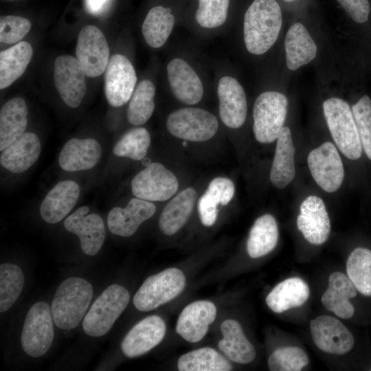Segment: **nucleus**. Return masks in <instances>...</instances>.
Masks as SVG:
<instances>
[{
  "mask_svg": "<svg viewBox=\"0 0 371 371\" xmlns=\"http://www.w3.org/2000/svg\"><path fill=\"white\" fill-rule=\"evenodd\" d=\"M104 91L108 103L119 107L126 103L135 90L137 76L131 61L124 55L111 56L105 69Z\"/></svg>",
  "mask_w": 371,
  "mask_h": 371,
  "instance_id": "f8f14e48",
  "label": "nucleus"
},
{
  "mask_svg": "<svg viewBox=\"0 0 371 371\" xmlns=\"http://www.w3.org/2000/svg\"><path fill=\"white\" fill-rule=\"evenodd\" d=\"M196 199V190L192 188H188L170 200L160 215V230L169 236L177 233L190 216Z\"/></svg>",
  "mask_w": 371,
  "mask_h": 371,
  "instance_id": "c756f323",
  "label": "nucleus"
},
{
  "mask_svg": "<svg viewBox=\"0 0 371 371\" xmlns=\"http://www.w3.org/2000/svg\"><path fill=\"white\" fill-rule=\"evenodd\" d=\"M89 208L82 206L64 221L65 229L77 235L82 251L89 256L98 254L105 238V228L102 218L97 214H87Z\"/></svg>",
  "mask_w": 371,
  "mask_h": 371,
  "instance_id": "2eb2a0df",
  "label": "nucleus"
},
{
  "mask_svg": "<svg viewBox=\"0 0 371 371\" xmlns=\"http://www.w3.org/2000/svg\"><path fill=\"white\" fill-rule=\"evenodd\" d=\"M216 308L210 301L199 300L186 306L179 316L176 331L185 340L197 342L207 332L209 325L215 319Z\"/></svg>",
  "mask_w": 371,
  "mask_h": 371,
  "instance_id": "412c9836",
  "label": "nucleus"
},
{
  "mask_svg": "<svg viewBox=\"0 0 371 371\" xmlns=\"http://www.w3.org/2000/svg\"><path fill=\"white\" fill-rule=\"evenodd\" d=\"M217 93L222 122L232 128L240 127L247 110L246 95L241 85L233 77L223 76L218 82Z\"/></svg>",
  "mask_w": 371,
  "mask_h": 371,
  "instance_id": "a211bd4d",
  "label": "nucleus"
},
{
  "mask_svg": "<svg viewBox=\"0 0 371 371\" xmlns=\"http://www.w3.org/2000/svg\"><path fill=\"white\" fill-rule=\"evenodd\" d=\"M180 371H229L232 366L214 349L205 347L181 355L177 363Z\"/></svg>",
  "mask_w": 371,
  "mask_h": 371,
  "instance_id": "f704fd0d",
  "label": "nucleus"
},
{
  "mask_svg": "<svg viewBox=\"0 0 371 371\" xmlns=\"http://www.w3.org/2000/svg\"><path fill=\"white\" fill-rule=\"evenodd\" d=\"M282 19L280 5L275 0H254L244 16L243 34L249 52L260 55L276 41Z\"/></svg>",
  "mask_w": 371,
  "mask_h": 371,
  "instance_id": "f257e3e1",
  "label": "nucleus"
},
{
  "mask_svg": "<svg viewBox=\"0 0 371 371\" xmlns=\"http://www.w3.org/2000/svg\"><path fill=\"white\" fill-rule=\"evenodd\" d=\"M92 296V286L86 280L70 277L63 281L52 303L54 324L63 330L76 328L89 308Z\"/></svg>",
  "mask_w": 371,
  "mask_h": 371,
  "instance_id": "f03ea898",
  "label": "nucleus"
},
{
  "mask_svg": "<svg viewBox=\"0 0 371 371\" xmlns=\"http://www.w3.org/2000/svg\"><path fill=\"white\" fill-rule=\"evenodd\" d=\"M167 76L175 98L186 104H195L203 95V84L194 69L184 60L175 58L167 65Z\"/></svg>",
  "mask_w": 371,
  "mask_h": 371,
  "instance_id": "6ab92c4d",
  "label": "nucleus"
},
{
  "mask_svg": "<svg viewBox=\"0 0 371 371\" xmlns=\"http://www.w3.org/2000/svg\"><path fill=\"white\" fill-rule=\"evenodd\" d=\"M362 148L371 160V100L362 96L352 107Z\"/></svg>",
  "mask_w": 371,
  "mask_h": 371,
  "instance_id": "79ce46f5",
  "label": "nucleus"
},
{
  "mask_svg": "<svg viewBox=\"0 0 371 371\" xmlns=\"http://www.w3.org/2000/svg\"><path fill=\"white\" fill-rule=\"evenodd\" d=\"M174 24L175 16L170 8L163 6L151 8L142 27L146 43L153 48L163 46L170 35Z\"/></svg>",
  "mask_w": 371,
  "mask_h": 371,
  "instance_id": "72a5a7b5",
  "label": "nucleus"
},
{
  "mask_svg": "<svg viewBox=\"0 0 371 371\" xmlns=\"http://www.w3.org/2000/svg\"><path fill=\"white\" fill-rule=\"evenodd\" d=\"M279 238L278 226L271 214L258 218L251 230L247 242L249 256L257 258L270 253L276 246Z\"/></svg>",
  "mask_w": 371,
  "mask_h": 371,
  "instance_id": "473e14b6",
  "label": "nucleus"
},
{
  "mask_svg": "<svg viewBox=\"0 0 371 371\" xmlns=\"http://www.w3.org/2000/svg\"><path fill=\"white\" fill-rule=\"evenodd\" d=\"M102 155V147L93 138H73L62 148L58 164L67 172L89 170L97 165Z\"/></svg>",
  "mask_w": 371,
  "mask_h": 371,
  "instance_id": "4be33fe9",
  "label": "nucleus"
},
{
  "mask_svg": "<svg viewBox=\"0 0 371 371\" xmlns=\"http://www.w3.org/2000/svg\"><path fill=\"white\" fill-rule=\"evenodd\" d=\"M352 19L363 23L368 19L370 5L368 0H337Z\"/></svg>",
  "mask_w": 371,
  "mask_h": 371,
  "instance_id": "a18cd8bd",
  "label": "nucleus"
},
{
  "mask_svg": "<svg viewBox=\"0 0 371 371\" xmlns=\"http://www.w3.org/2000/svg\"><path fill=\"white\" fill-rule=\"evenodd\" d=\"M129 300V293L124 286L118 284L108 286L85 315L82 322L84 332L95 337L106 334L126 308Z\"/></svg>",
  "mask_w": 371,
  "mask_h": 371,
  "instance_id": "20e7f679",
  "label": "nucleus"
},
{
  "mask_svg": "<svg viewBox=\"0 0 371 371\" xmlns=\"http://www.w3.org/2000/svg\"><path fill=\"white\" fill-rule=\"evenodd\" d=\"M76 58L87 76L102 74L109 60V48L102 32L96 26L87 25L80 31L76 48Z\"/></svg>",
  "mask_w": 371,
  "mask_h": 371,
  "instance_id": "9b49d317",
  "label": "nucleus"
},
{
  "mask_svg": "<svg viewBox=\"0 0 371 371\" xmlns=\"http://www.w3.org/2000/svg\"><path fill=\"white\" fill-rule=\"evenodd\" d=\"M323 111L331 136L342 154L352 160L359 159L362 146L349 104L331 98L323 102Z\"/></svg>",
  "mask_w": 371,
  "mask_h": 371,
  "instance_id": "7ed1b4c3",
  "label": "nucleus"
},
{
  "mask_svg": "<svg viewBox=\"0 0 371 371\" xmlns=\"http://www.w3.org/2000/svg\"><path fill=\"white\" fill-rule=\"evenodd\" d=\"M80 195L79 186L74 181H59L47 194L40 206L41 218L54 224L63 220L75 206Z\"/></svg>",
  "mask_w": 371,
  "mask_h": 371,
  "instance_id": "b1692460",
  "label": "nucleus"
},
{
  "mask_svg": "<svg viewBox=\"0 0 371 371\" xmlns=\"http://www.w3.org/2000/svg\"><path fill=\"white\" fill-rule=\"evenodd\" d=\"M166 333V324L157 315H150L135 324L121 344L123 353L133 358L144 355L158 345Z\"/></svg>",
  "mask_w": 371,
  "mask_h": 371,
  "instance_id": "f3484780",
  "label": "nucleus"
},
{
  "mask_svg": "<svg viewBox=\"0 0 371 371\" xmlns=\"http://www.w3.org/2000/svg\"><path fill=\"white\" fill-rule=\"evenodd\" d=\"M1 152V165L12 173H21L38 160L41 144L35 133L25 132Z\"/></svg>",
  "mask_w": 371,
  "mask_h": 371,
  "instance_id": "5701e85b",
  "label": "nucleus"
},
{
  "mask_svg": "<svg viewBox=\"0 0 371 371\" xmlns=\"http://www.w3.org/2000/svg\"><path fill=\"white\" fill-rule=\"evenodd\" d=\"M218 204L205 191L198 203V210L201 221L205 226H211L215 223L218 215Z\"/></svg>",
  "mask_w": 371,
  "mask_h": 371,
  "instance_id": "49530a36",
  "label": "nucleus"
},
{
  "mask_svg": "<svg viewBox=\"0 0 371 371\" xmlns=\"http://www.w3.org/2000/svg\"><path fill=\"white\" fill-rule=\"evenodd\" d=\"M85 72L78 59L69 55L58 56L54 62V82L64 102L77 108L86 93Z\"/></svg>",
  "mask_w": 371,
  "mask_h": 371,
  "instance_id": "ddd939ff",
  "label": "nucleus"
},
{
  "mask_svg": "<svg viewBox=\"0 0 371 371\" xmlns=\"http://www.w3.org/2000/svg\"><path fill=\"white\" fill-rule=\"evenodd\" d=\"M229 0H199L195 14L198 24L205 28H215L226 21Z\"/></svg>",
  "mask_w": 371,
  "mask_h": 371,
  "instance_id": "a19ab883",
  "label": "nucleus"
},
{
  "mask_svg": "<svg viewBox=\"0 0 371 371\" xmlns=\"http://www.w3.org/2000/svg\"><path fill=\"white\" fill-rule=\"evenodd\" d=\"M289 1H290V0H289Z\"/></svg>",
  "mask_w": 371,
  "mask_h": 371,
  "instance_id": "8fccbe9b",
  "label": "nucleus"
},
{
  "mask_svg": "<svg viewBox=\"0 0 371 371\" xmlns=\"http://www.w3.org/2000/svg\"><path fill=\"white\" fill-rule=\"evenodd\" d=\"M347 276L357 291L371 296V250L357 247L349 255L346 262Z\"/></svg>",
  "mask_w": 371,
  "mask_h": 371,
  "instance_id": "e433bc0d",
  "label": "nucleus"
},
{
  "mask_svg": "<svg viewBox=\"0 0 371 371\" xmlns=\"http://www.w3.org/2000/svg\"><path fill=\"white\" fill-rule=\"evenodd\" d=\"M310 329L314 344L324 352L341 355L354 346L352 333L334 317L324 315L311 320Z\"/></svg>",
  "mask_w": 371,
  "mask_h": 371,
  "instance_id": "4468645a",
  "label": "nucleus"
},
{
  "mask_svg": "<svg viewBox=\"0 0 371 371\" xmlns=\"http://www.w3.org/2000/svg\"><path fill=\"white\" fill-rule=\"evenodd\" d=\"M31 22L23 17L7 15L0 18V41L5 44L19 43L30 30Z\"/></svg>",
  "mask_w": 371,
  "mask_h": 371,
  "instance_id": "37998d69",
  "label": "nucleus"
},
{
  "mask_svg": "<svg viewBox=\"0 0 371 371\" xmlns=\"http://www.w3.org/2000/svg\"><path fill=\"white\" fill-rule=\"evenodd\" d=\"M155 211L154 203L133 198L126 207H115L109 212L107 216L109 229L117 236H131L143 222L154 215Z\"/></svg>",
  "mask_w": 371,
  "mask_h": 371,
  "instance_id": "aec40b11",
  "label": "nucleus"
},
{
  "mask_svg": "<svg viewBox=\"0 0 371 371\" xmlns=\"http://www.w3.org/2000/svg\"><path fill=\"white\" fill-rule=\"evenodd\" d=\"M110 0H85L87 10L94 15L102 14L106 8Z\"/></svg>",
  "mask_w": 371,
  "mask_h": 371,
  "instance_id": "de8ad7c7",
  "label": "nucleus"
},
{
  "mask_svg": "<svg viewBox=\"0 0 371 371\" xmlns=\"http://www.w3.org/2000/svg\"><path fill=\"white\" fill-rule=\"evenodd\" d=\"M186 278L177 268H168L147 278L133 297L141 311H150L177 297L184 289Z\"/></svg>",
  "mask_w": 371,
  "mask_h": 371,
  "instance_id": "39448f33",
  "label": "nucleus"
},
{
  "mask_svg": "<svg viewBox=\"0 0 371 371\" xmlns=\"http://www.w3.org/2000/svg\"><path fill=\"white\" fill-rule=\"evenodd\" d=\"M33 54L31 45L21 41L0 52V89L9 87L25 71Z\"/></svg>",
  "mask_w": 371,
  "mask_h": 371,
  "instance_id": "2f4dec72",
  "label": "nucleus"
},
{
  "mask_svg": "<svg viewBox=\"0 0 371 371\" xmlns=\"http://www.w3.org/2000/svg\"><path fill=\"white\" fill-rule=\"evenodd\" d=\"M27 107L21 98L5 102L0 111V150L2 151L25 133Z\"/></svg>",
  "mask_w": 371,
  "mask_h": 371,
  "instance_id": "7c9ffc66",
  "label": "nucleus"
},
{
  "mask_svg": "<svg viewBox=\"0 0 371 371\" xmlns=\"http://www.w3.org/2000/svg\"><path fill=\"white\" fill-rule=\"evenodd\" d=\"M276 140L269 178L273 186L282 189L291 182L295 175V147L289 128L283 126Z\"/></svg>",
  "mask_w": 371,
  "mask_h": 371,
  "instance_id": "a878e982",
  "label": "nucleus"
},
{
  "mask_svg": "<svg viewBox=\"0 0 371 371\" xmlns=\"http://www.w3.org/2000/svg\"><path fill=\"white\" fill-rule=\"evenodd\" d=\"M206 192L220 205H227L234 196V183L227 178L216 177L212 179Z\"/></svg>",
  "mask_w": 371,
  "mask_h": 371,
  "instance_id": "c03bdc74",
  "label": "nucleus"
},
{
  "mask_svg": "<svg viewBox=\"0 0 371 371\" xmlns=\"http://www.w3.org/2000/svg\"><path fill=\"white\" fill-rule=\"evenodd\" d=\"M297 227L311 244L322 245L326 241L330 232V221L321 198L311 195L302 202Z\"/></svg>",
  "mask_w": 371,
  "mask_h": 371,
  "instance_id": "dca6fc26",
  "label": "nucleus"
},
{
  "mask_svg": "<svg viewBox=\"0 0 371 371\" xmlns=\"http://www.w3.org/2000/svg\"><path fill=\"white\" fill-rule=\"evenodd\" d=\"M155 86L148 80L141 81L134 90L127 109V120L130 124L139 126L145 124L155 109Z\"/></svg>",
  "mask_w": 371,
  "mask_h": 371,
  "instance_id": "c9c22d12",
  "label": "nucleus"
},
{
  "mask_svg": "<svg viewBox=\"0 0 371 371\" xmlns=\"http://www.w3.org/2000/svg\"><path fill=\"white\" fill-rule=\"evenodd\" d=\"M311 174L317 184L327 192H334L344 178V165L339 152L330 142L312 150L307 158Z\"/></svg>",
  "mask_w": 371,
  "mask_h": 371,
  "instance_id": "9d476101",
  "label": "nucleus"
},
{
  "mask_svg": "<svg viewBox=\"0 0 371 371\" xmlns=\"http://www.w3.org/2000/svg\"><path fill=\"white\" fill-rule=\"evenodd\" d=\"M24 286V276L16 265L0 266V312L8 311L19 297Z\"/></svg>",
  "mask_w": 371,
  "mask_h": 371,
  "instance_id": "4c0bfd02",
  "label": "nucleus"
},
{
  "mask_svg": "<svg viewBox=\"0 0 371 371\" xmlns=\"http://www.w3.org/2000/svg\"><path fill=\"white\" fill-rule=\"evenodd\" d=\"M284 48L286 66L292 71L309 63L317 54L314 41L300 23H294L287 31Z\"/></svg>",
  "mask_w": 371,
  "mask_h": 371,
  "instance_id": "bb28decb",
  "label": "nucleus"
},
{
  "mask_svg": "<svg viewBox=\"0 0 371 371\" xmlns=\"http://www.w3.org/2000/svg\"><path fill=\"white\" fill-rule=\"evenodd\" d=\"M357 290L348 276L333 272L328 278V286L323 293L321 302L326 309L342 319L351 318L355 308L350 299L356 297Z\"/></svg>",
  "mask_w": 371,
  "mask_h": 371,
  "instance_id": "393cba45",
  "label": "nucleus"
},
{
  "mask_svg": "<svg viewBox=\"0 0 371 371\" xmlns=\"http://www.w3.org/2000/svg\"><path fill=\"white\" fill-rule=\"evenodd\" d=\"M150 144V135L143 127H137L126 132L116 142L113 153L135 161L142 160L147 154Z\"/></svg>",
  "mask_w": 371,
  "mask_h": 371,
  "instance_id": "58836bf2",
  "label": "nucleus"
},
{
  "mask_svg": "<svg viewBox=\"0 0 371 371\" xmlns=\"http://www.w3.org/2000/svg\"><path fill=\"white\" fill-rule=\"evenodd\" d=\"M52 308L45 302L34 303L25 319L21 337L23 351L32 357H40L49 349L54 339Z\"/></svg>",
  "mask_w": 371,
  "mask_h": 371,
  "instance_id": "0eeeda50",
  "label": "nucleus"
},
{
  "mask_svg": "<svg viewBox=\"0 0 371 371\" xmlns=\"http://www.w3.org/2000/svg\"><path fill=\"white\" fill-rule=\"evenodd\" d=\"M168 132L187 141L205 142L217 132L218 122L210 112L199 108H183L171 113L166 120Z\"/></svg>",
  "mask_w": 371,
  "mask_h": 371,
  "instance_id": "6e6552de",
  "label": "nucleus"
},
{
  "mask_svg": "<svg viewBox=\"0 0 371 371\" xmlns=\"http://www.w3.org/2000/svg\"><path fill=\"white\" fill-rule=\"evenodd\" d=\"M309 287L302 278L293 277L278 284L266 297L269 308L276 313L302 306L308 299Z\"/></svg>",
  "mask_w": 371,
  "mask_h": 371,
  "instance_id": "cd10ccee",
  "label": "nucleus"
},
{
  "mask_svg": "<svg viewBox=\"0 0 371 371\" xmlns=\"http://www.w3.org/2000/svg\"><path fill=\"white\" fill-rule=\"evenodd\" d=\"M308 363L306 352L298 347L288 346L276 350L268 359L271 371H300Z\"/></svg>",
  "mask_w": 371,
  "mask_h": 371,
  "instance_id": "ea45409f",
  "label": "nucleus"
},
{
  "mask_svg": "<svg viewBox=\"0 0 371 371\" xmlns=\"http://www.w3.org/2000/svg\"><path fill=\"white\" fill-rule=\"evenodd\" d=\"M288 101L278 91H265L256 98L253 109V131L256 139L269 144L277 139L283 127Z\"/></svg>",
  "mask_w": 371,
  "mask_h": 371,
  "instance_id": "423d86ee",
  "label": "nucleus"
},
{
  "mask_svg": "<svg viewBox=\"0 0 371 371\" xmlns=\"http://www.w3.org/2000/svg\"><path fill=\"white\" fill-rule=\"evenodd\" d=\"M175 175L161 164L153 162L139 172L131 181L133 195L148 201H164L177 191Z\"/></svg>",
  "mask_w": 371,
  "mask_h": 371,
  "instance_id": "1a4fd4ad",
  "label": "nucleus"
},
{
  "mask_svg": "<svg viewBox=\"0 0 371 371\" xmlns=\"http://www.w3.org/2000/svg\"><path fill=\"white\" fill-rule=\"evenodd\" d=\"M221 330L223 338L218 342V348L230 360L242 364L254 361L255 348L246 338L240 323L226 319L222 323Z\"/></svg>",
  "mask_w": 371,
  "mask_h": 371,
  "instance_id": "c85d7f7f",
  "label": "nucleus"
},
{
  "mask_svg": "<svg viewBox=\"0 0 371 371\" xmlns=\"http://www.w3.org/2000/svg\"><path fill=\"white\" fill-rule=\"evenodd\" d=\"M8 1H15V0H8Z\"/></svg>",
  "mask_w": 371,
  "mask_h": 371,
  "instance_id": "09e8293b",
  "label": "nucleus"
}]
</instances>
